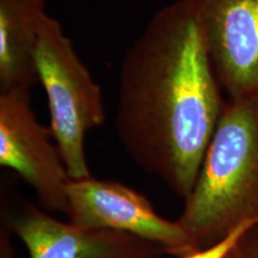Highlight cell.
<instances>
[{"mask_svg": "<svg viewBox=\"0 0 258 258\" xmlns=\"http://www.w3.org/2000/svg\"><path fill=\"white\" fill-rule=\"evenodd\" d=\"M188 0L152 16L127 50L116 132L137 165L186 199L226 102Z\"/></svg>", "mask_w": 258, "mask_h": 258, "instance_id": "cell-1", "label": "cell"}, {"mask_svg": "<svg viewBox=\"0 0 258 258\" xmlns=\"http://www.w3.org/2000/svg\"><path fill=\"white\" fill-rule=\"evenodd\" d=\"M177 219L198 249L258 219V98L226 102Z\"/></svg>", "mask_w": 258, "mask_h": 258, "instance_id": "cell-2", "label": "cell"}, {"mask_svg": "<svg viewBox=\"0 0 258 258\" xmlns=\"http://www.w3.org/2000/svg\"><path fill=\"white\" fill-rule=\"evenodd\" d=\"M37 82L46 92L50 131L72 179L91 177L85 138L105 121L103 92L55 18L42 23L35 48Z\"/></svg>", "mask_w": 258, "mask_h": 258, "instance_id": "cell-3", "label": "cell"}, {"mask_svg": "<svg viewBox=\"0 0 258 258\" xmlns=\"http://www.w3.org/2000/svg\"><path fill=\"white\" fill-rule=\"evenodd\" d=\"M0 165L17 172L47 211L69 214L72 178L50 127L32 110L29 90L0 91Z\"/></svg>", "mask_w": 258, "mask_h": 258, "instance_id": "cell-4", "label": "cell"}, {"mask_svg": "<svg viewBox=\"0 0 258 258\" xmlns=\"http://www.w3.org/2000/svg\"><path fill=\"white\" fill-rule=\"evenodd\" d=\"M67 196V217L80 227L135 235L177 257L199 250L178 221L161 217L144 195L120 182L92 176L72 179Z\"/></svg>", "mask_w": 258, "mask_h": 258, "instance_id": "cell-5", "label": "cell"}, {"mask_svg": "<svg viewBox=\"0 0 258 258\" xmlns=\"http://www.w3.org/2000/svg\"><path fill=\"white\" fill-rule=\"evenodd\" d=\"M231 101L258 98V0H188Z\"/></svg>", "mask_w": 258, "mask_h": 258, "instance_id": "cell-6", "label": "cell"}, {"mask_svg": "<svg viewBox=\"0 0 258 258\" xmlns=\"http://www.w3.org/2000/svg\"><path fill=\"white\" fill-rule=\"evenodd\" d=\"M30 258H159V245L135 235L80 227L31 208L14 222Z\"/></svg>", "mask_w": 258, "mask_h": 258, "instance_id": "cell-7", "label": "cell"}, {"mask_svg": "<svg viewBox=\"0 0 258 258\" xmlns=\"http://www.w3.org/2000/svg\"><path fill=\"white\" fill-rule=\"evenodd\" d=\"M48 16L44 0H0V90H29L37 82L35 48Z\"/></svg>", "mask_w": 258, "mask_h": 258, "instance_id": "cell-8", "label": "cell"}, {"mask_svg": "<svg viewBox=\"0 0 258 258\" xmlns=\"http://www.w3.org/2000/svg\"><path fill=\"white\" fill-rule=\"evenodd\" d=\"M258 224V219H251L246 220L234 227L230 233L226 234L224 238L218 240L217 243L209 245V246L202 247V249L195 250L192 252L184 256H179L177 258H226L232 249L238 244L240 238L250 230L251 227Z\"/></svg>", "mask_w": 258, "mask_h": 258, "instance_id": "cell-9", "label": "cell"}, {"mask_svg": "<svg viewBox=\"0 0 258 258\" xmlns=\"http://www.w3.org/2000/svg\"><path fill=\"white\" fill-rule=\"evenodd\" d=\"M226 258H258V224L240 238Z\"/></svg>", "mask_w": 258, "mask_h": 258, "instance_id": "cell-10", "label": "cell"}]
</instances>
